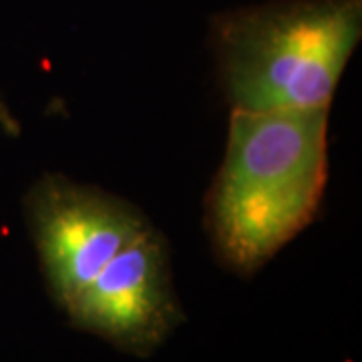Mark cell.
Wrapping results in <instances>:
<instances>
[{"instance_id":"obj_1","label":"cell","mask_w":362,"mask_h":362,"mask_svg":"<svg viewBox=\"0 0 362 362\" xmlns=\"http://www.w3.org/2000/svg\"><path fill=\"white\" fill-rule=\"evenodd\" d=\"M328 107L232 111L206 199L216 258L252 276L316 220L328 177Z\"/></svg>"},{"instance_id":"obj_2","label":"cell","mask_w":362,"mask_h":362,"mask_svg":"<svg viewBox=\"0 0 362 362\" xmlns=\"http://www.w3.org/2000/svg\"><path fill=\"white\" fill-rule=\"evenodd\" d=\"M362 39V0H268L211 16L209 45L232 111L330 107Z\"/></svg>"},{"instance_id":"obj_3","label":"cell","mask_w":362,"mask_h":362,"mask_svg":"<svg viewBox=\"0 0 362 362\" xmlns=\"http://www.w3.org/2000/svg\"><path fill=\"white\" fill-rule=\"evenodd\" d=\"M25 216L47 288L63 310L151 226L127 199L61 173H47L30 185Z\"/></svg>"},{"instance_id":"obj_4","label":"cell","mask_w":362,"mask_h":362,"mask_svg":"<svg viewBox=\"0 0 362 362\" xmlns=\"http://www.w3.org/2000/svg\"><path fill=\"white\" fill-rule=\"evenodd\" d=\"M71 324L145 358L183 322L163 233L149 226L65 308Z\"/></svg>"}]
</instances>
